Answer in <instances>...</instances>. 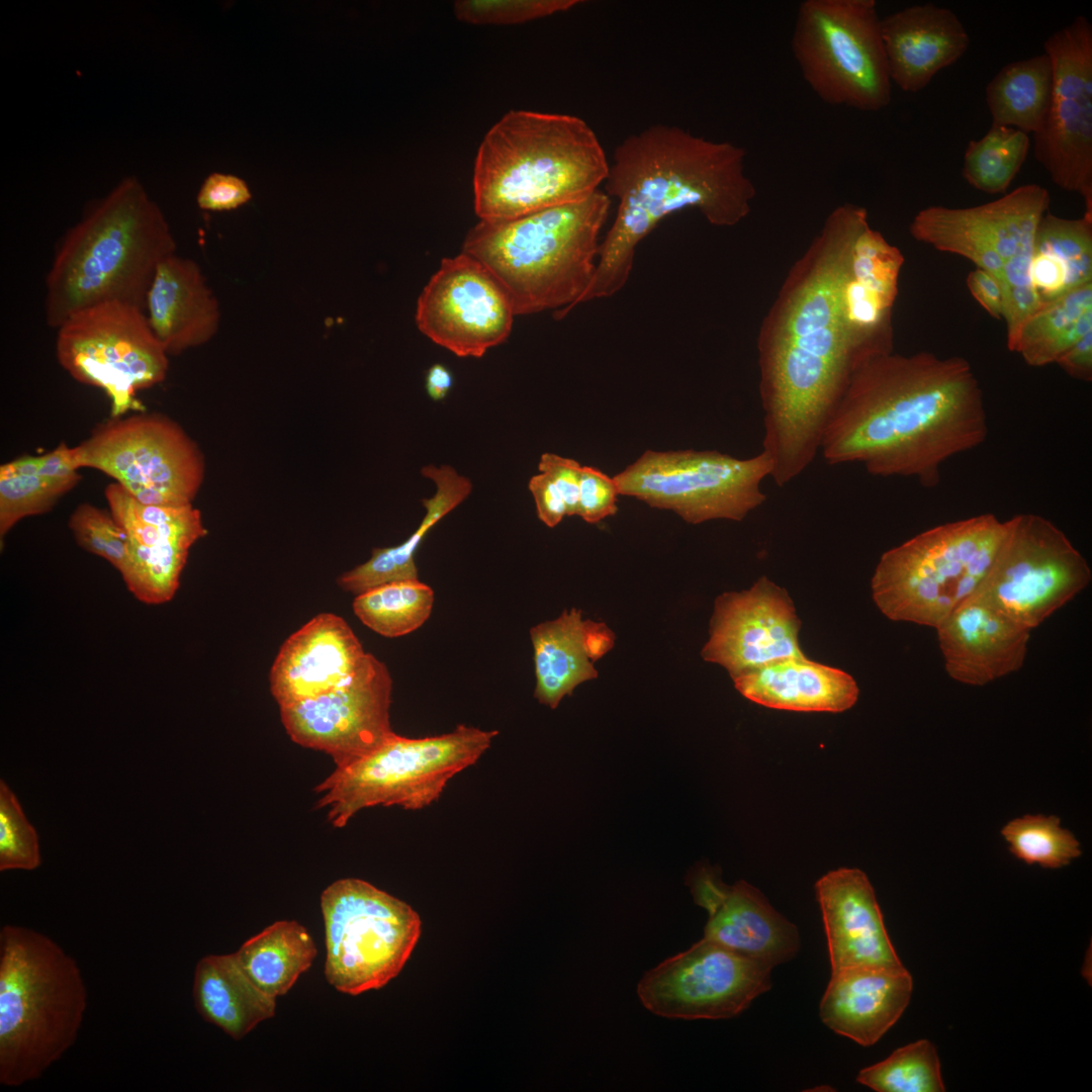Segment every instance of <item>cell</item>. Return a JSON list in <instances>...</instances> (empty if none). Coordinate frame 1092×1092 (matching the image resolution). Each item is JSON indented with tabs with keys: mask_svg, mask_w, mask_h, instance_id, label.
I'll return each instance as SVG.
<instances>
[{
	"mask_svg": "<svg viewBox=\"0 0 1092 1092\" xmlns=\"http://www.w3.org/2000/svg\"><path fill=\"white\" fill-rule=\"evenodd\" d=\"M435 601L433 588L419 579L385 583L353 601L356 617L373 632L387 638L401 637L424 625Z\"/></svg>",
	"mask_w": 1092,
	"mask_h": 1092,
	"instance_id": "cell-38",
	"label": "cell"
},
{
	"mask_svg": "<svg viewBox=\"0 0 1092 1092\" xmlns=\"http://www.w3.org/2000/svg\"><path fill=\"white\" fill-rule=\"evenodd\" d=\"M1050 201L1046 188L1024 184L977 206L925 207L913 217L909 232L918 242L969 259L1002 285L1004 263L1032 252L1037 225Z\"/></svg>",
	"mask_w": 1092,
	"mask_h": 1092,
	"instance_id": "cell-20",
	"label": "cell"
},
{
	"mask_svg": "<svg viewBox=\"0 0 1092 1092\" xmlns=\"http://www.w3.org/2000/svg\"><path fill=\"white\" fill-rule=\"evenodd\" d=\"M620 495L614 476L594 466H582L576 516L596 524L618 511Z\"/></svg>",
	"mask_w": 1092,
	"mask_h": 1092,
	"instance_id": "cell-47",
	"label": "cell"
},
{
	"mask_svg": "<svg viewBox=\"0 0 1092 1092\" xmlns=\"http://www.w3.org/2000/svg\"><path fill=\"white\" fill-rule=\"evenodd\" d=\"M76 960L48 935L0 930V1083L37 1080L74 1044L87 1008Z\"/></svg>",
	"mask_w": 1092,
	"mask_h": 1092,
	"instance_id": "cell-7",
	"label": "cell"
},
{
	"mask_svg": "<svg viewBox=\"0 0 1092 1092\" xmlns=\"http://www.w3.org/2000/svg\"><path fill=\"white\" fill-rule=\"evenodd\" d=\"M935 629L948 675L976 687L1020 669L1031 632L977 596Z\"/></svg>",
	"mask_w": 1092,
	"mask_h": 1092,
	"instance_id": "cell-25",
	"label": "cell"
},
{
	"mask_svg": "<svg viewBox=\"0 0 1092 1092\" xmlns=\"http://www.w3.org/2000/svg\"><path fill=\"white\" fill-rule=\"evenodd\" d=\"M193 998L202 1018L236 1040L273 1017L276 1009V998L244 973L233 953L209 954L198 961Z\"/></svg>",
	"mask_w": 1092,
	"mask_h": 1092,
	"instance_id": "cell-33",
	"label": "cell"
},
{
	"mask_svg": "<svg viewBox=\"0 0 1092 1092\" xmlns=\"http://www.w3.org/2000/svg\"><path fill=\"white\" fill-rule=\"evenodd\" d=\"M317 953L307 929L295 920H280L245 941L233 956L244 973L266 994H286Z\"/></svg>",
	"mask_w": 1092,
	"mask_h": 1092,
	"instance_id": "cell-35",
	"label": "cell"
},
{
	"mask_svg": "<svg viewBox=\"0 0 1092 1092\" xmlns=\"http://www.w3.org/2000/svg\"><path fill=\"white\" fill-rule=\"evenodd\" d=\"M748 700L774 709L799 712H842L858 698L848 673L806 656L779 660L732 678Z\"/></svg>",
	"mask_w": 1092,
	"mask_h": 1092,
	"instance_id": "cell-31",
	"label": "cell"
},
{
	"mask_svg": "<svg viewBox=\"0 0 1092 1092\" xmlns=\"http://www.w3.org/2000/svg\"><path fill=\"white\" fill-rule=\"evenodd\" d=\"M815 888L832 972L860 966H903L863 872L834 870L823 876Z\"/></svg>",
	"mask_w": 1092,
	"mask_h": 1092,
	"instance_id": "cell-26",
	"label": "cell"
},
{
	"mask_svg": "<svg viewBox=\"0 0 1092 1092\" xmlns=\"http://www.w3.org/2000/svg\"><path fill=\"white\" fill-rule=\"evenodd\" d=\"M325 976L337 991L356 996L394 979L421 936L422 921L407 903L356 879H341L321 895Z\"/></svg>",
	"mask_w": 1092,
	"mask_h": 1092,
	"instance_id": "cell-11",
	"label": "cell"
},
{
	"mask_svg": "<svg viewBox=\"0 0 1092 1092\" xmlns=\"http://www.w3.org/2000/svg\"><path fill=\"white\" fill-rule=\"evenodd\" d=\"M1092 332V283L1042 305L1022 327L1012 352L1041 367Z\"/></svg>",
	"mask_w": 1092,
	"mask_h": 1092,
	"instance_id": "cell-37",
	"label": "cell"
},
{
	"mask_svg": "<svg viewBox=\"0 0 1092 1092\" xmlns=\"http://www.w3.org/2000/svg\"><path fill=\"white\" fill-rule=\"evenodd\" d=\"M175 251L157 202L136 177H124L63 236L44 281L47 325L58 329L73 313L106 302L145 310L159 264Z\"/></svg>",
	"mask_w": 1092,
	"mask_h": 1092,
	"instance_id": "cell-4",
	"label": "cell"
},
{
	"mask_svg": "<svg viewBox=\"0 0 1092 1092\" xmlns=\"http://www.w3.org/2000/svg\"><path fill=\"white\" fill-rule=\"evenodd\" d=\"M892 84L917 93L968 51L970 36L959 16L933 3L907 6L881 18Z\"/></svg>",
	"mask_w": 1092,
	"mask_h": 1092,
	"instance_id": "cell-27",
	"label": "cell"
},
{
	"mask_svg": "<svg viewBox=\"0 0 1092 1092\" xmlns=\"http://www.w3.org/2000/svg\"><path fill=\"white\" fill-rule=\"evenodd\" d=\"M74 447L60 443L54 450L38 456L24 455L0 466V476L36 475L65 477L78 472Z\"/></svg>",
	"mask_w": 1092,
	"mask_h": 1092,
	"instance_id": "cell-48",
	"label": "cell"
},
{
	"mask_svg": "<svg viewBox=\"0 0 1092 1092\" xmlns=\"http://www.w3.org/2000/svg\"><path fill=\"white\" fill-rule=\"evenodd\" d=\"M578 0H458L453 11L460 21L484 24H519L564 12Z\"/></svg>",
	"mask_w": 1092,
	"mask_h": 1092,
	"instance_id": "cell-46",
	"label": "cell"
},
{
	"mask_svg": "<svg viewBox=\"0 0 1092 1092\" xmlns=\"http://www.w3.org/2000/svg\"><path fill=\"white\" fill-rule=\"evenodd\" d=\"M392 678L366 653L356 671L333 690L279 707L290 739L330 755L336 766L371 752L394 731L390 726Z\"/></svg>",
	"mask_w": 1092,
	"mask_h": 1092,
	"instance_id": "cell-18",
	"label": "cell"
},
{
	"mask_svg": "<svg viewBox=\"0 0 1092 1092\" xmlns=\"http://www.w3.org/2000/svg\"><path fill=\"white\" fill-rule=\"evenodd\" d=\"M40 864L37 833L4 781H0V871H31Z\"/></svg>",
	"mask_w": 1092,
	"mask_h": 1092,
	"instance_id": "cell-45",
	"label": "cell"
},
{
	"mask_svg": "<svg viewBox=\"0 0 1092 1092\" xmlns=\"http://www.w3.org/2000/svg\"><path fill=\"white\" fill-rule=\"evenodd\" d=\"M1053 92L1042 128L1033 135L1035 160L1061 189L1082 196L1092 215V24L1079 15L1043 42Z\"/></svg>",
	"mask_w": 1092,
	"mask_h": 1092,
	"instance_id": "cell-16",
	"label": "cell"
},
{
	"mask_svg": "<svg viewBox=\"0 0 1092 1092\" xmlns=\"http://www.w3.org/2000/svg\"><path fill=\"white\" fill-rule=\"evenodd\" d=\"M1030 279L1041 306L1092 283V215L1069 219L1048 211L1041 217Z\"/></svg>",
	"mask_w": 1092,
	"mask_h": 1092,
	"instance_id": "cell-34",
	"label": "cell"
},
{
	"mask_svg": "<svg viewBox=\"0 0 1092 1092\" xmlns=\"http://www.w3.org/2000/svg\"><path fill=\"white\" fill-rule=\"evenodd\" d=\"M366 653L342 617L317 614L281 645L270 670L271 694L282 707L327 693L351 676Z\"/></svg>",
	"mask_w": 1092,
	"mask_h": 1092,
	"instance_id": "cell-24",
	"label": "cell"
},
{
	"mask_svg": "<svg viewBox=\"0 0 1092 1092\" xmlns=\"http://www.w3.org/2000/svg\"><path fill=\"white\" fill-rule=\"evenodd\" d=\"M902 253L867 220L854 240L842 289L846 332L860 363L893 352L892 312Z\"/></svg>",
	"mask_w": 1092,
	"mask_h": 1092,
	"instance_id": "cell-23",
	"label": "cell"
},
{
	"mask_svg": "<svg viewBox=\"0 0 1092 1092\" xmlns=\"http://www.w3.org/2000/svg\"><path fill=\"white\" fill-rule=\"evenodd\" d=\"M611 206L606 192L506 221L480 220L462 252L480 262L509 295L515 314L579 303L597 269L599 234Z\"/></svg>",
	"mask_w": 1092,
	"mask_h": 1092,
	"instance_id": "cell-6",
	"label": "cell"
},
{
	"mask_svg": "<svg viewBox=\"0 0 1092 1092\" xmlns=\"http://www.w3.org/2000/svg\"><path fill=\"white\" fill-rule=\"evenodd\" d=\"M515 310L495 277L461 252L444 258L418 297L419 331L458 357H482L512 332Z\"/></svg>",
	"mask_w": 1092,
	"mask_h": 1092,
	"instance_id": "cell-19",
	"label": "cell"
},
{
	"mask_svg": "<svg viewBox=\"0 0 1092 1092\" xmlns=\"http://www.w3.org/2000/svg\"><path fill=\"white\" fill-rule=\"evenodd\" d=\"M992 125L1037 133L1046 119L1053 92V68L1043 53L1013 61L986 86Z\"/></svg>",
	"mask_w": 1092,
	"mask_h": 1092,
	"instance_id": "cell-36",
	"label": "cell"
},
{
	"mask_svg": "<svg viewBox=\"0 0 1092 1092\" xmlns=\"http://www.w3.org/2000/svg\"><path fill=\"white\" fill-rule=\"evenodd\" d=\"M539 472L548 474L561 491L567 516H576L582 466L574 459L546 452L540 457Z\"/></svg>",
	"mask_w": 1092,
	"mask_h": 1092,
	"instance_id": "cell-50",
	"label": "cell"
},
{
	"mask_svg": "<svg viewBox=\"0 0 1092 1092\" xmlns=\"http://www.w3.org/2000/svg\"><path fill=\"white\" fill-rule=\"evenodd\" d=\"M56 355L76 381L106 393L110 418L146 412L136 393L164 381L169 369V355L151 330L146 311L122 302L98 304L69 316L57 329Z\"/></svg>",
	"mask_w": 1092,
	"mask_h": 1092,
	"instance_id": "cell-13",
	"label": "cell"
},
{
	"mask_svg": "<svg viewBox=\"0 0 1092 1092\" xmlns=\"http://www.w3.org/2000/svg\"><path fill=\"white\" fill-rule=\"evenodd\" d=\"M539 520L547 527L557 526L567 516L565 500L554 480L546 473L533 475L528 484Z\"/></svg>",
	"mask_w": 1092,
	"mask_h": 1092,
	"instance_id": "cell-51",
	"label": "cell"
},
{
	"mask_svg": "<svg viewBox=\"0 0 1092 1092\" xmlns=\"http://www.w3.org/2000/svg\"><path fill=\"white\" fill-rule=\"evenodd\" d=\"M1004 531L1005 522L984 514L933 527L888 550L872 578L877 607L893 621L936 628L978 590Z\"/></svg>",
	"mask_w": 1092,
	"mask_h": 1092,
	"instance_id": "cell-8",
	"label": "cell"
},
{
	"mask_svg": "<svg viewBox=\"0 0 1092 1092\" xmlns=\"http://www.w3.org/2000/svg\"><path fill=\"white\" fill-rule=\"evenodd\" d=\"M772 461L761 450L739 459L716 450L645 451L614 476L620 495L669 510L686 522L743 520L761 506Z\"/></svg>",
	"mask_w": 1092,
	"mask_h": 1092,
	"instance_id": "cell-12",
	"label": "cell"
},
{
	"mask_svg": "<svg viewBox=\"0 0 1092 1092\" xmlns=\"http://www.w3.org/2000/svg\"><path fill=\"white\" fill-rule=\"evenodd\" d=\"M421 473L436 486L434 495L423 499L426 515L421 524L401 544L375 548L366 562L341 574L337 583L344 592L357 596L385 583L419 579L415 554L423 539L442 518L459 506L472 489L470 479L460 475L449 465H428L422 468Z\"/></svg>",
	"mask_w": 1092,
	"mask_h": 1092,
	"instance_id": "cell-32",
	"label": "cell"
},
{
	"mask_svg": "<svg viewBox=\"0 0 1092 1092\" xmlns=\"http://www.w3.org/2000/svg\"><path fill=\"white\" fill-rule=\"evenodd\" d=\"M1029 149L1027 133L991 124L981 139L971 141L966 148L962 175L979 191L1004 193L1023 166Z\"/></svg>",
	"mask_w": 1092,
	"mask_h": 1092,
	"instance_id": "cell-40",
	"label": "cell"
},
{
	"mask_svg": "<svg viewBox=\"0 0 1092 1092\" xmlns=\"http://www.w3.org/2000/svg\"><path fill=\"white\" fill-rule=\"evenodd\" d=\"M452 386L453 375L445 365L435 363L428 369L425 387L432 400L441 401L445 399Z\"/></svg>",
	"mask_w": 1092,
	"mask_h": 1092,
	"instance_id": "cell-54",
	"label": "cell"
},
{
	"mask_svg": "<svg viewBox=\"0 0 1092 1092\" xmlns=\"http://www.w3.org/2000/svg\"><path fill=\"white\" fill-rule=\"evenodd\" d=\"M746 150L676 125L652 124L614 150L605 181L619 203L599 247L595 276L579 303L621 290L635 249L667 215L698 209L709 223L733 226L751 209L756 190L745 173Z\"/></svg>",
	"mask_w": 1092,
	"mask_h": 1092,
	"instance_id": "cell-3",
	"label": "cell"
},
{
	"mask_svg": "<svg viewBox=\"0 0 1092 1092\" xmlns=\"http://www.w3.org/2000/svg\"><path fill=\"white\" fill-rule=\"evenodd\" d=\"M912 989V977L904 966H860L833 971L820 1002L819 1015L834 1032L870 1046L901 1017Z\"/></svg>",
	"mask_w": 1092,
	"mask_h": 1092,
	"instance_id": "cell-28",
	"label": "cell"
},
{
	"mask_svg": "<svg viewBox=\"0 0 1092 1092\" xmlns=\"http://www.w3.org/2000/svg\"><path fill=\"white\" fill-rule=\"evenodd\" d=\"M609 164L582 118L511 110L478 148L475 213L480 220L506 221L585 199L606 181Z\"/></svg>",
	"mask_w": 1092,
	"mask_h": 1092,
	"instance_id": "cell-5",
	"label": "cell"
},
{
	"mask_svg": "<svg viewBox=\"0 0 1092 1092\" xmlns=\"http://www.w3.org/2000/svg\"><path fill=\"white\" fill-rule=\"evenodd\" d=\"M771 969L703 937L645 973L637 994L642 1005L658 1016L731 1018L771 987Z\"/></svg>",
	"mask_w": 1092,
	"mask_h": 1092,
	"instance_id": "cell-17",
	"label": "cell"
},
{
	"mask_svg": "<svg viewBox=\"0 0 1092 1092\" xmlns=\"http://www.w3.org/2000/svg\"><path fill=\"white\" fill-rule=\"evenodd\" d=\"M987 435L983 391L965 358L891 352L853 370L820 450L832 465L861 463L933 487L946 460Z\"/></svg>",
	"mask_w": 1092,
	"mask_h": 1092,
	"instance_id": "cell-2",
	"label": "cell"
},
{
	"mask_svg": "<svg viewBox=\"0 0 1092 1092\" xmlns=\"http://www.w3.org/2000/svg\"><path fill=\"white\" fill-rule=\"evenodd\" d=\"M856 1081L877 1092H941L944 1084L933 1043L920 1039L862 1069Z\"/></svg>",
	"mask_w": 1092,
	"mask_h": 1092,
	"instance_id": "cell-41",
	"label": "cell"
},
{
	"mask_svg": "<svg viewBox=\"0 0 1092 1092\" xmlns=\"http://www.w3.org/2000/svg\"><path fill=\"white\" fill-rule=\"evenodd\" d=\"M803 79L825 103L887 107L892 82L875 0H805L791 40Z\"/></svg>",
	"mask_w": 1092,
	"mask_h": 1092,
	"instance_id": "cell-10",
	"label": "cell"
},
{
	"mask_svg": "<svg viewBox=\"0 0 1092 1092\" xmlns=\"http://www.w3.org/2000/svg\"><path fill=\"white\" fill-rule=\"evenodd\" d=\"M867 220L862 206L833 209L793 267L760 331L762 451L772 461L779 486L813 462L859 365L845 328L842 289L854 240Z\"/></svg>",
	"mask_w": 1092,
	"mask_h": 1092,
	"instance_id": "cell-1",
	"label": "cell"
},
{
	"mask_svg": "<svg viewBox=\"0 0 1092 1092\" xmlns=\"http://www.w3.org/2000/svg\"><path fill=\"white\" fill-rule=\"evenodd\" d=\"M800 626L787 592L762 576L748 590L725 593L716 600L702 656L725 667L732 678L802 657Z\"/></svg>",
	"mask_w": 1092,
	"mask_h": 1092,
	"instance_id": "cell-21",
	"label": "cell"
},
{
	"mask_svg": "<svg viewBox=\"0 0 1092 1092\" xmlns=\"http://www.w3.org/2000/svg\"><path fill=\"white\" fill-rule=\"evenodd\" d=\"M74 449L79 469L105 473L144 505H190L204 477L197 444L160 413L110 418Z\"/></svg>",
	"mask_w": 1092,
	"mask_h": 1092,
	"instance_id": "cell-14",
	"label": "cell"
},
{
	"mask_svg": "<svg viewBox=\"0 0 1092 1092\" xmlns=\"http://www.w3.org/2000/svg\"><path fill=\"white\" fill-rule=\"evenodd\" d=\"M697 905L708 913L704 937L770 968L793 959L800 948L797 927L744 881L725 884L710 867L688 877Z\"/></svg>",
	"mask_w": 1092,
	"mask_h": 1092,
	"instance_id": "cell-22",
	"label": "cell"
},
{
	"mask_svg": "<svg viewBox=\"0 0 1092 1092\" xmlns=\"http://www.w3.org/2000/svg\"><path fill=\"white\" fill-rule=\"evenodd\" d=\"M1001 834L1010 852L1027 864L1060 869L1081 855L1080 842L1056 816L1025 815L1008 822Z\"/></svg>",
	"mask_w": 1092,
	"mask_h": 1092,
	"instance_id": "cell-42",
	"label": "cell"
},
{
	"mask_svg": "<svg viewBox=\"0 0 1092 1092\" xmlns=\"http://www.w3.org/2000/svg\"><path fill=\"white\" fill-rule=\"evenodd\" d=\"M534 653V697L551 709L558 707L580 684L594 679V663L614 645L615 636L604 624L583 620L572 608L530 631Z\"/></svg>",
	"mask_w": 1092,
	"mask_h": 1092,
	"instance_id": "cell-30",
	"label": "cell"
},
{
	"mask_svg": "<svg viewBox=\"0 0 1092 1092\" xmlns=\"http://www.w3.org/2000/svg\"><path fill=\"white\" fill-rule=\"evenodd\" d=\"M1069 376L1082 380L1092 379V332L1086 334L1056 362Z\"/></svg>",
	"mask_w": 1092,
	"mask_h": 1092,
	"instance_id": "cell-53",
	"label": "cell"
},
{
	"mask_svg": "<svg viewBox=\"0 0 1092 1092\" xmlns=\"http://www.w3.org/2000/svg\"><path fill=\"white\" fill-rule=\"evenodd\" d=\"M966 283L977 302L992 317L1001 320L1003 299L999 281L985 270L976 268L969 273Z\"/></svg>",
	"mask_w": 1092,
	"mask_h": 1092,
	"instance_id": "cell-52",
	"label": "cell"
},
{
	"mask_svg": "<svg viewBox=\"0 0 1092 1092\" xmlns=\"http://www.w3.org/2000/svg\"><path fill=\"white\" fill-rule=\"evenodd\" d=\"M1005 531L974 596L1033 630L1091 581V569L1066 534L1050 520L1021 514Z\"/></svg>",
	"mask_w": 1092,
	"mask_h": 1092,
	"instance_id": "cell-15",
	"label": "cell"
},
{
	"mask_svg": "<svg viewBox=\"0 0 1092 1092\" xmlns=\"http://www.w3.org/2000/svg\"><path fill=\"white\" fill-rule=\"evenodd\" d=\"M81 480L76 472L65 477L0 476V540L21 520L50 512Z\"/></svg>",
	"mask_w": 1092,
	"mask_h": 1092,
	"instance_id": "cell-43",
	"label": "cell"
},
{
	"mask_svg": "<svg viewBox=\"0 0 1092 1092\" xmlns=\"http://www.w3.org/2000/svg\"><path fill=\"white\" fill-rule=\"evenodd\" d=\"M251 197L243 179L232 174L211 173L203 181L196 200L201 209L226 211L247 203Z\"/></svg>",
	"mask_w": 1092,
	"mask_h": 1092,
	"instance_id": "cell-49",
	"label": "cell"
},
{
	"mask_svg": "<svg viewBox=\"0 0 1092 1092\" xmlns=\"http://www.w3.org/2000/svg\"><path fill=\"white\" fill-rule=\"evenodd\" d=\"M68 527L85 551L105 559L121 572L128 560V537L110 512L83 503L71 514Z\"/></svg>",
	"mask_w": 1092,
	"mask_h": 1092,
	"instance_id": "cell-44",
	"label": "cell"
},
{
	"mask_svg": "<svg viewBox=\"0 0 1092 1092\" xmlns=\"http://www.w3.org/2000/svg\"><path fill=\"white\" fill-rule=\"evenodd\" d=\"M497 730L458 725L450 732L408 738L395 732L371 752L335 770L315 787L317 808L335 827L375 806L420 810L436 802L448 782L473 765Z\"/></svg>",
	"mask_w": 1092,
	"mask_h": 1092,
	"instance_id": "cell-9",
	"label": "cell"
},
{
	"mask_svg": "<svg viewBox=\"0 0 1092 1092\" xmlns=\"http://www.w3.org/2000/svg\"><path fill=\"white\" fill-rule=\"evenodd\" d=\"M154 335L168 355H178L214 337L218 301L196 262L173 254L158 266L145 308Z\"/></svg>",
	"mask_w": 1092,
	"mask_h": 1092,
	"instance_id": "cell-29",
	"label": "cell"
},
{
	"mask_svg": "<svg viewBox=\"0 0 1092 1092\" xmlns=\"http://www.w3.org/2000/svg\"><path fill=\"white\" fill-rule=\"evenodd\" d=\"M200 538L202 535L191 533L150 546L128 542V560L120 572L127 589L148 605H161L172 600L190 548Z\"/></svg>",
	"mask_w": 1092,
	"mask_h": 1092,
	"instance_id": "cell-39",
	"label": "cell"
}]
</instances>
